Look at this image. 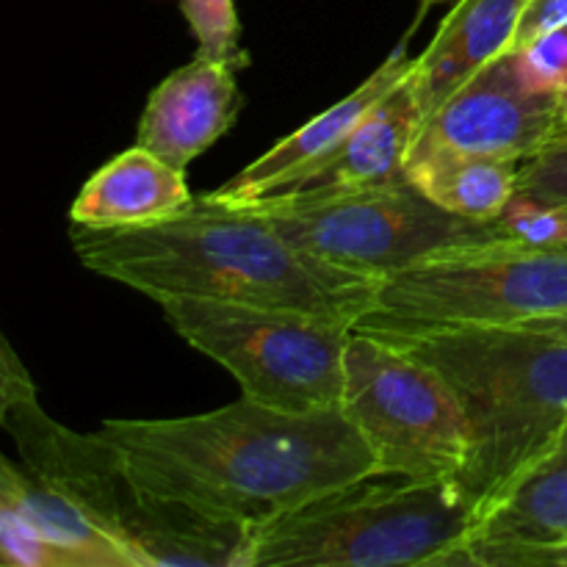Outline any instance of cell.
<instances>
[{
	"label": "cell",
	"instance_id": "22",
	"mask_svg": "<svg viewBox=\"0 0 567 567\" xmlns=\"http://www.w3.org/2000/svg\"><path fill=\"white\" fill-rule=\"evenodd\" d=\"M518 192L567 214V138L551 142L520 164Z\"/></svg>",
	"mask_w": 567,
	"mask_h": 567
},
{
	"label": "cell",
	"instance_id": "12",
	"mask_svg": "<svg viewBox=\"0 0 567 567\" xmlns=\"http://www.w3.org/2000/svg\"><path fill=\"white\" fill-rule=\"evenodd\" d=\"M236 72L238 66L230 61L203 55L169 72L144 105L136 131L138 147L186 172L194 158L208 153L236 125L244 105Z\"/></svg>",
	"mask_w": 567,
	"mask_h": 567
},
{
	"label": "cell",
	"instance_id": "25",
	"mask_svg": "<svg viewBox=\"0 0 567 567\" xmlns=\"http://www.w3.org/2000/svg\"><path fill=\"white\" fill-rule=\"evenodd\" d=\"M559 28H567V0H529L524 14H520L509 53L526 48V44L546 37V33L559 31Z\"/></svg>",
	"mask_w": 567,
	"mask_h": 567
},
{
	"label": "cell",
	"instance_id": "17",
	"mask_svg": "<svg viewBox=\"0 0 567 567\" xmlns=\"http://www.w3.org/2000/svg\"><path fill=\"white\" fill-rule=\"evenodd\" d=\"M520 164L485 155H421L408 161V181L437 208L471 221H496L518 194Z\"/></svg>",
	"mask_w": 567,
	"mask_h": 567
},
{
	"label": "cell",
	"instance_id": "3",
	"mask_svg": "<svg viewBox=\"0 0 567 567\" xmlns=\"http://www.w3.org/2000/svg\"><path fill=\"white\" fill-rule=\"evenodd\" d=\"M385 341L441 371L457 393L471 432L468 463L457 482L480 515L567 424V336L504 324Z\"/></svg>",
	"mask_w": 567,
	"mask_h": 567
},
{
	"label": "cell",
	"instance_id": "14",
	"mask_svg": "<svg viewBox=\"0 0 567 567\" xmlns=\"http://www.w3.org/2000/svg\"><path fill=\"white\" fill-rule=\"evenodd\" d=\"M529 0H457L430 48L415 59L413 81L421 122L465 81L513 48Z\"/></svg>",
	"mask_w": 567,
	"mask_h": 567
},
{
	"label": "cell",
	"instance_id": "24",
	"mask_svg": "<svg viewBox=\"0 0 567 567\" xmlns=\"http://www.w3.org/2000/svg\"><path fill=\"white\" fill-rule=\"evenodd\" d=\"M28 399H37V382L6 332L0 330V430H6L11 410Z\"/></svg>",
	"mask_w": 567,
	"mask_h": 567
},
{
	"label": "cell",
	"instance_id": "11",
	"mask_svg": "<svg viewBox=\"0 0 567 567\" xmlns=\"http://www.w3.org/2000/svg\"><path fill=\"white\" fill-rule=\"evenodd\" d=\"M408 42L410 37H404L402 44L352 94L330 105L324 114L313 116L308 125L293 131L291 136L280 138L275 147L266 150L249 166H244L238 175L208 192V197L227 205H252L258 199L275 197V194H282L302 183L321 161L330 158L352 136L360 120L382 97H388L393 89L408 81L415 64V59L408 55Z\"/></svg>",
	"mask_w": 567,
	"mask_h": 567
},
{
	"label": "cell",
	"instance_id": "8",
	"mask_svg": "<svg viewBox=\"0 0 567 567\" xmlns=\"http://www.w3.org/2000/svg\"><path fill=\"white\" fill-rule=\"evenodd\" d=\"M341 410L374 454L380 476L457 480L468 463L471 432L457 393L399 343L349 332Z\"/></svg>",
	"mask_w": 567,
	"mask_h": 567
},
{
	"label": "cell",
	"instance_id": "13",
	"mask_svg": "<svg viewBox=\"0 0 567 567\" xmlns=\"http://www.w3.org/2000/svg\"><path fill=\"white\" fill-rule=\"evenodd\" d=\"M419 127L421 105L408 78L360 120L352 136L330 158L282 194H336L410 183L408 158Z\"/></svg>",
	"mask_w": 567,
	"mask_h": 567
},
{
	"label": "cell",
	"instance_id": "6",
	"mask_svg": "<svg viewBox=\"0 0 567 567\" xmlns=\"http://www.w3.org/2000/svg\"><path fill=\"white\" fill-rule=\"evenodd\" d=\"M567 313V247L487 241L380 277L352 330L408 338L452 327L532 324Z\"/></svg>",
	"mask_w": 567,
	"mask_h": 567
},
{
	"label": "cell",
	"instance_id": "1",
	"mask_svg": "<svg viewBox=\"0 0 567 567\" xmlns=\"http://www.w3.org/2000/svg\"><path fill=\"white\" fill-rule=\"evenodd\" d=\"M100 432L150 487L249 532L377 474L341 408L291 413L241 396L186 419H109Z\"/></svg>",
	"mask_w": 567,
	"mask_h": 567
},
{
	"label": "cell",
	"instance_id": "7",
	"mask_svg": "<svg viewBox=\"0 0 567 567\" xmlns=\"http://www.w3.org/2000/svg\"><path fill=\"white\" fill-rule=\"evenodd\" d=\"M166 324L266 408L310 413L341 408L343 354L352 327L327 316L266 305L169 297Z\"/></svg>",
	"mask_w": 567,
	"mask_h": 567
},
{
	"label": "cell",
	"instance_id": "10",
	"mask_svg": "<svg viewBox=\"0 0 567 567\" xmlns=\"http://www.w3.org/2000/svg\"><path fill=\"white\" fill-rule=\"evenodd\" d=\"M559 97L526 89L504 53L421 122L410 158L452 153L524 164L557 136Z\"/></svg>",
	"mask_w": 567,
	"mask_h": 567
},
{
	"label": "cell",
	"instance_id": "16",
	"mask_svg": "<svg viewBox=\"0 0 567 567\" xmlns=\"http://www.w3.org/2000/svg\"><path fill=\"white\" fill-rule=\"evenodd\" d=\"M192 199L186 172L136 144L83 183L70 208V219L81 227L153 225L181 214Z\"/></svg>",
	"mask_w": 567,
	"mask_h": 567
},
{
	"label": "cell",
	"instance_id": "20",
	"mask_svg": "<svg viewBox=\"0 0 567 567\" xmlns=\"http://www.w3.org/2000/svg\"><path fill=\"white\" fill-rule=\"evenodd\" d=\"M502 238L526 247H567V214L526 194H515L493 221Z\"/></svg>",
	"mask_w": 567,
	"mask_h": 567
},
{
	"label": "cell",
	"instance_id": "27",
	"mask_svg": "<svg viewBox=\"0 0 567 567\" xmlns=\"http://www.w3.org/2000/svg\"><path fill=\"white\" fill-rule=\"evenodd\" d=\"M529 327H540V330H551V332H559V336H567V313L551 316V319L532 321Z\"/></svg>",
	"mask_w": 567,
	"mask_h": 567
},
{
	"label": "cell",
	"instance_id": "26",
	"mask_svg": "<svg viewBox=\"0 0 567 567\" xmlns=\"http://www.w3.org/2000/svg\"><path fill=\"white\" fill-rule=\"evenodd\" d=\"M441 3H457V0H419V9H415L413 25H410L408 37H413V31L421 25V22H424V17L430 14V9H435V6H441Z\"/></svg>",
	"mask_w": 567,
	"mask_h": 567
},
{
	"label": "cell",
	"instance_id": "2",
	"mask_svg": "<svg viewBox=\"0 0 567 567\" xmlns=\"http://www.w3.org/2000/svg\"><path fill=\"white\" fill-rule=\"evenodd\" d=\"M70 241L89 271L153 302L194 297L266 305L354 327L377 288L374 277L293 247L252 205L216 203L208 194L153 225H72Z\"/></svg>",
	"mask_w": 567,
	"mask_h": 567
},
{
	"label": "cell",
	"instance_id": "21",
	"mask_svg": "<svg viewBox=\"0 0 567 567\" xmlns=\"http://www.w3.org/2000/svg\"><path fill=\"white\" fill-rule=\"evenodd\" d=\"M515 75L526 89L540 94L567 92V28L546 33L526 48L509 53Z\"/></svg>",
	"mask_w": 567,
	"mask_h": 567
},
{
	"label": "cell",
	"instance_id": "15",
	"mask_svg": "<svg viewBox=\"0 0 567 567\" xmlns=\"http://www.w3.org/2000/svg\"><path fill=\"white\" fill-rule=\"evenodd\" d=\"M563 540H567V424L551 446L482 509L474 532L457 551L554 546Z\"/></svg>",
	"mask_w": 567,
	"mask_h": 567
},
{
	"label": "cell",
	"instance_id": "5",
	"mask_svg": "<svg viewBox=\"0 0 567 567\" xmlns=\"http://www.w3.org/2000/svg\"><path fill=\"white\" fill-rule=\"evenodd\" d=\"M476 518L457 480L374 474L255 529L241 567H449Z\"/></svg>",
	"mask_w": 567,
	"mask_h": 567
},
{
	"label": "cell",
	"instance_id": "23",
	"mask_svg": "<svg viewBox=\"0 0 567 567\" xmlns=\"http://www.w3.org/2000/svg\"><path fill=\"white\" fill-rule=\"evenodd\" d=\"M449 567H567V540L532 548H468Z\"/></svg>",
	"mask_w": 567,
	"mask_h": 567
},
{
	"label": "cell",
	"instance_id": "19",
	"mask_svg": "<svg viewBox=\"0 0 567 567\" xmlns=\"http://www.w3.org/2000/svg\"><path fill=\"white\" fill-rule=\"evenodd\" d=\"M181 11L197 37V55L230 61L238 70L247 66V50L241 48V25L233 0H181Z\"/></svg>",
	"mask_w": 567,
	"mask_h": 567
},
{
	"label": "cell",
	"instance_id": "18",
	"mask_svg": "<svg viewBox=\"0 0 567 567\" xmlns=\"http://www.w3.org/2000/svg\"><path fill=\"white\" fill-rule=\"evenodd\" d=\"M11 460L0 452V567H83L42 535L17 504L9 485Z\"/></svg>",
	"mask_w": 567,
	"mask_h": 567
},
{
	"label": "cell",
	"instance_id": "9",
	"mask_svg": "<svg viewBox=\"0 0 567 567\" xmlns=\"http://www.w3.org/2000/svg\"><path fill=\"white\" fill-rule=\"evenodd\" d=\"M252 208L302 252L374 280L430 255L502 241L493 221L482 225L449 214L413 183L336 194H275Z\"/></svg>",
	"mask_w": 567,
	"mask_h": 567
},
{
	"label": "cell",
	"instance_id": "28",
	"mask_svg": "<svg viewBox=\"0 0 567 567\" xmlns=\"http://www.w3.org/2000/svg\"><path fill=\"white\" fill-rule=\"evenodd\" d=\"M559 138H567V92L559 97V125L554 142H559Z\"/></svg>",
	"mask_w": 567,
	"mask_h": 567
},
{
	"label": "cell",
	"instance_id": "4",
	"mask_svg": "<svg viewBox=\"0 0 567 567\" xmlns=\"http://www.w3.org/2000/svg\"><path fill=\"white\" fill-rule=\"evenodd\" d=\"M17 463L103 532L133 567H241L252 532L150 487L103 432H75L37 399L6 419Z\"/></svg>",
	"mask_w": 567,
	"mask_h": 567
}]
</instances>
